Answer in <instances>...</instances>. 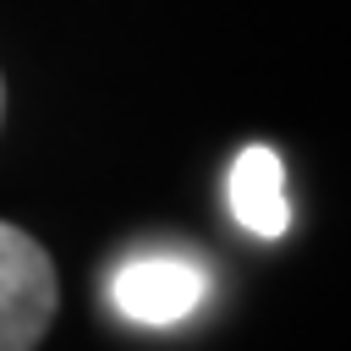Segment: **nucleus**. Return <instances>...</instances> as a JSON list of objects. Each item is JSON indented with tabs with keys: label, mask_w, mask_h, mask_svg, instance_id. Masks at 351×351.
<instances>
[{
	"label": "nucleus",
	"mask_w": 351,
	"mask_h": 351,
	"mask_svg": "<svg viewBox=\"0 0 351 351\" xmlns=\"http://www.w3.org/2000/svg\"><path fill=\"white\" fill-rule=\"evenodd\" d=\"M230 214L258 241H280L291 230V197H285V159L269 143H247L230 165Z\"/></svg>",
	"instance_id": "3"
},
{
	"label": "nucleus",
	"mask_w": 351,
	"mask_h": 351,
	"mask_svg": "<svg viewBox=\"0 0 351 351\" xmlns=\"http://www.w3.org/2000/svg\"><path fill=\"white\" fill-rule=\"evenodd\" d=\"M0 110H5V82H0Z\"/></svg>",
	"instance_id": "4"
},
{
	"label": "nucleus",
	"mask_w": 351,
	"mask_h": 351,
	"mask_svg": "<svg viewBox=\"0 0 351 351\" xmlns=\"http://www.w3.org/2000/svg\"><path fill=\"white\" fill-rule=\"evenodd\" d=\"M203 291H208V274L192 258H176V252H143V258H126L110 274V307L126 324H143V329L181 324L186 313H197Z\"/></svg>",
	"instance_id": "2"
},
{
	"label": "nucleus",
	"mask_w": 351,
	"mask_h": 351,
	"mask_svg": "<svg viewBox=\"0 0 351 351\" xmlns=\"http://www.w3.org/2000/svg\"><path fill=\"white\" fill-rule=\"evenodd\" d=\"M55 296L49 252L0 219V351H33L55 318Z\"/></svg>",
	"instance_id": "1"
}]
</instances>
